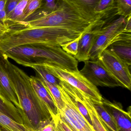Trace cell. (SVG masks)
Segmentation results:
<instances>
[{"mask_svg":"<svg viewBox=\"0 0 131 131\" xmlns=\"http://www.w3.org/2000/svg\"><path fill=\"white\" fill-rule=\"evenodd\" d=\"M0 61L7 73L17 95L20 104L18 111L22 124L35 131L42 123L52 118L45 105L36 94L31 78L22 69L12 63L8 58L1 57Z\"/></svg>","mask_w":131,"mask_h":131,"instance_id":"cell-1","label":"cell"},{"mask_svg":"<svg viewBox=\"0 0 131 131\" xmlns=\"http://www.w3.org/2000/svg\"><path fill=\"white\" fill-rule=\"evenodd\" d=\"M61 47L49 43L25 45L8 50L0 57L11 58L25 67L51 65L69 71H78V61Z\"/></svg>","mask_w":131,"mask_h":131,"instance_id":"cell-2","label":"cell"},{"mask_svg":"<svg viewBox=\"0 0 131 131\" xmlns=\"http://www.w3.org/2000/svg\"><path fill=\"white\" fill-rule=\"evenodd\" d=\"M31 18L32 20L19 22L10 28V30L58 27L84 33L102 21L94 24L85 20L61 0H58V6L54 10L41 7L31 15Z\"/></svg>","mask_w":131,"mask_h":131,"instance_id":"cell-3","label":"cell"},{"mask_svg":"<svg viewBox=\"0 0 131 131\" xmlns=\"http://www.w3.org/2000/svg\"><path fill=\"white\" fill-rule=\"evenodd\" d=\"M82 33L58 27L8 30L0 37V57L11 48L25 45L49 43L61 46L74 40Z\"/></svg>","mask_w":131,"mask_h":131,"instance_id":"cell-4","label":"cell"},{"mask_svg":"<svg viewBox=\"0 0 131 131\" xmlns=\"http://www.w3.org/2000/svg\"><path fill=\"white\" fill-rule=\"evenodd\" d=\"M42 66L58 79L64 81L87 94L92 100L102 102L103 97L97 86L88 81L80 71H69L54 65Z\"/></svg>","mask_w":131,"mask_h":131,"instance_id":"cell-5","label":"cell"},{"mask_svg":"<svg viewBox=\"0 0 131 131\" xmlns=\"http://www.w3.org/2000/svg\"><path fill=\"white\" fill-rule=\"evenodd\" d=\"M97 59L123 87L130 91L131 66L108 49L105 50Z\"/></svg>","mask_w":131,"mask_h":131,"instance_id":"cell-6","label":"cell"},{"mask_svg":"<svg viewBox=\"0 0 131 131\" xmlns=\"http://www.w3.org/2000/svg\"><path fill=\"white\" fill-rule=\"evenodd\" d=\"M126 18L120 16L119 18L102 28L97 40L90 52V60H97L115 37L122 32L127 31L125 30Z\"/></svg>","mask_w":131,"mask_h":131,"instance_id":"cell-7","label":"cell"},{"mask_svg":"<svg viewBox=\"0 0 131 131\" xmlns=\"http://www.w3.org/2000/svg\"><path fill=\"white\" fill-rule=\"evenodd\" d=\"M80 72L88 81L97 87H123L98 59L85 61L84 67Z\"/></svg>","mask_w":131,"mask_h":131,"instance_id":"cell-8","label":"cell"},{"mask_svg":"<svg viewBox=\"0 0 131 131\" xmlns=\"http://www.w3.org/2000/svg\"><path fill=\"white\" fill-rule=\"evenodd\" d=\"M61 91L64 107L58 113L66 122L72 125L78 131H95L79 111L75 103L63 88L57 85Z\"/></svg>","mask_w":131,"mask_h":131,"instance_id":"cell-9","label":"cell"},{"mask_svg":"<svg viewBox=\"0 0 131 131\" xmlns=\"http://www.w3.org/2000/svg\"><path fill=\"white\" fill-rule=\"evenodd\" d=\"M104 24V21H101L82 34L79 40L77 53L74 56L78 61L84 62L90 60V52Z\"/></svg>","mask_w":131,"mask_h":131,"instance_id":"cell-10","label":"cell"},{"mask_svg":"<svg viewBox=\"0 0 131 131\" xmlns=\"http://www.w3.org/2000/svg\"><path fill=\"white\" fill-rule=\"evenodd\" d=\"M103 106L110 115L120 131H131V108L126 112L120 103L111 102L103 98Z\"/></svg>","mask_w":131,"mask_h":131,"instance_id":"cell-11","label":"cell"},{"mask_svg":"<svg viewBox=\"0 0 131 131\" xmlns=\"http://www.w3.org/2000/svg\"><path fill=\"white\" fill-rule=\"evenodd\" d=\"M77 14L91 23L102 21V18L95 14L94 8L98 0H61Z\"/></svg>","mask_w":131,"mask_h":131,"instance_id":"cell-12","label":"cell"},{"mask_svg":"<svg viewBox=\"0 0 131 131\" xmlns=\"http://www.w3.org/2000/svg\"><path fill=\"white\" fill-rule=\"evenodd\" d=\"M107 49L131 66V31H124L118 35Z\"/></svg>","mask_w":131,"mask_h":131,"instance_id":"cell-13","label":"cell"},{"mask_svg":"<svg viewBox=\"0 0 131 131\" xmlns=\"http://www.w3.org/2000/svg\"><path fill=\"white\" fill-rule=\"evenodd\" d=\"M30 78L32 84L36 94L48 109L52 118L55 119L58 115V112L50 92L39 76L31 75Z\"/></svg>","mask_w":131,"mask_h":131,"instance_id":"cell-14","label":"cell"},{"mask_svg":"<svg viewBox=\"0 0 131 131\" xmlns=\"http://www.w3.org/2000/svg\"><path fill=\"white\" fill-rule=\"evenodd\" d=\"M0 95L13 103L17 108L20 104L17 93L6 70L0 61Z\"/></svg>","mask_w":131,"mask_h":131,"instance_id":"cell-15","label":"cell"},{"mask_svg":"<svg viewBox=\"0 0 131 131\" xmlns=\"http://www.w3.org/2000/svg\"><path fill=\"white\" fill-rule=\"evenodd\" d=\"M82 98L83 104L87 110L95 130L109 131L100 118L90 98L83 92H82Z\"/></svg>","mask_w":131,"mask_h":131,"instance_id":"cell-16","label":"cell"},{"mask_svg":"<svg viewBox=\"0 0 131 131\" xmlns=\"http://www.w3.org/2000/svg\"><path fill=\"white\" fill-rule=\"evenodd\" d=\"M0 112L17 123L22 124V119L17 108L13 103L1 95H0Z\"/></svg>","mask_w":131,"mask_h":131,"instance_id":"cell-17","label":"cell"},{"mask_svg":"<svg viewBox=\"0 0 131 131\" xmlns=\"http://www.w3.org/2000/svg\"><path fill=\"white\" fill-rule=\"evenodd\" d=\"M92 101L100 118L108 130L120 131L114 119L103 106L102 102H98L92 100Z\"/></svg>","mask_w":131,"mask_h":131,"instance_id":"cell-18","label":"cell"},{"mask_svg":"<svg viewBox=\"0 0 131 131\" xmlns=\"http://www.w3.org/2000/svg\"><path fill=\"white\" fill-rule=\"evenodd\" d=\"M0 131H31L0 112Z\"/></svg>","mask_w":131,"mask_h":131,"instance_id":"cell-19","label":"cell"},{"mask_svg":"<svg viewBox=\"0 0 131 131\" xmlns=\"http://www.w3.org/2000/svg\"><path fill=\"white\" fill-rule=\"evenodd\" d=\"M115 8L114 0H98L94 8L95 13L103 19Z\"/></svg>","mask_w":131,"mask_h":131,"instance_id":"cell-20","label":"cell"},{"mask_svg":"<svg viewBox=\"0 0 131 131\" xmlns=\"http://www.w3.org/2000/svg\"><path fill=\"white\" fill-rule=\"evenodd\" d=\"M41 78L42 79L44 84L51 94L53 99L54 101L56 107L57 108L58 113H59L62 111L64 107V102L62 100L61 94L60 90L57 86H56L53 84H51L44 79H43L42 78Z\"/></svg>","mask_w":131,"mask_h":131,"instance_id":"cell-21","label":"cell"},{"mask_svg":"<svg viewBox=\"0 0 131 131\" xmlns=\"http://www.w3.org/2000/svg\"><path fill=\"white\" fill-rule=\"evenodd\" d=\"M34 69L37 75L44 79L51 84L57 86L60 82V79L48 71L44 66H35L32 67Z\"/></svg>","mask_w":131,"mask_h":131,"instance_id":"cell-22","label":"cell"},{"mask_svg":"<svg viewBox=\"0 0 131 131\" xmlns=\"http://www.w3.org/2000/svg\"><path fill=\"white\" fill-rule=\"evenodd\" d=\"M117 14L127 18L131 15V0H114Z\"/></svg>","mask_w":131,"mask_h":131,"instance_id":"cell-23","label":"cell"},{"mask_svg":"<svg viewBox=\"0 0 131 131\" xmlns=\"http://www.w3.org/2000/svg\"><path fill=\"white\" fill-rule=\"evenodd\" d=\"M44 0L28 1L23 13L24 20L34 13L42 6V2Z\"/></svg>","mask_w":131,"mask_h":131,"instance_id":"cell-24","label":"cell"},{"mask_svg":"<svg viewBox=\"0 0 131 131\" xmlns=\"http://www.w3.org/2000/svg\"><path fill=\"white\" fill-rule=\"evenodd\" d=\"M82 34L74 40L61 46L62 50L72 56L76 55L77 53L79 40Z\"/></svg>","mask_w":131,"mask_h":131,"instance_id":"cell-25","label":"cell"},{"mask_svg":"<svg viewBox=\"0 0 131 131\" xmlns=\"http://www.w3.org/2000/svg\"><path fill=\"white\" fill-rule=\"evenodd\" d=\"M35 131H56L55 120L52 118L44 121Z\"/></svg>","mask_w":131,"mask_h":131,"instance_id":"cell-26","label":"cell"},{"mask_svg":"<svg viewBox=\"0 0 131 131\" xmlns=\"http://www.w3.org/2000/svg\"><path fill=\"white\" fill-rule=\"evenodd\" d=\"M54 120L56 125V131H72L67 123L60 116L59 114L58 116Z\"/></svg>","mask_w":131,"mask_h":131,"instance_id":"cell-27","label":"cell"},{"mask_svg":"<svg viewBox=\"0 0 131 131\" xmlns=\"http://www.w3.org/2000/svg\"><path fill=\"white\" fill-rule=\"evenodd\" d=\"M6 14L5 10L0 12V37L8 30L6 23Z\"/></svg>","mask_w":131,"mask_h":131,"instance_id":"cell-28","label":"cell"},{"mask_svg":"<svg viewBox=\"0 0 131 131\" xmlns=\"http://www.w3.org/2000/svg\"><path fill=\"white\" fill-rule=\"evenodd\" d=\"M21 0H7L5 5V11L6 16L10 14L17 6Z\"/></svg>","mask_w":131,"mask_h":131,"instance_id":"cell-29","label":"cell"},{"mask_svg":"<svg viewBox=\"0 0 131 131\" xmlns=\"http://www.w3.org/2000/svg\"><path fill=\"white\" fill-rule=\"evenodd\" d=\"M45 2L44 6L42 7L49 10H52L57 7L58 5V0L56 2V0H45Z\"/></svg>","mask_w":131,"mask_h":131,"instance_id":"cell-30","label":"cell"},{"mask_svg":"<svg viewBox=\"0 0 131 131\" xmlns=\"http://www.w3.org/2000/svg\"><path fill=\"white\" fill-rule=\"evenodd\" d=\"M7 0H0V12L5 10Z\"/></svg>","mask_w":131,"mask_h":131,"instance_id":"cell-31","label":"cell"},{"mask_svg":"<svg viewBox=\"0 0 131 131\" xmlns=\"http://www.w3.org/2000/svg\"><path fill=\"white\" fill-rule=\"evenodd\" d=\"M65 121V120H64ZM65 122H66V123H67V124H68V126H69V127L71 129V130H72V131H77V130H76V129H75V128L74 127H73V126H72V125H71L70 124H68V123H67V122H66V121H65Z\"/></svg>","mask_w":131,"mask_h":131,"instance_id":"cell-32","label":"cell"}]
</instances>
